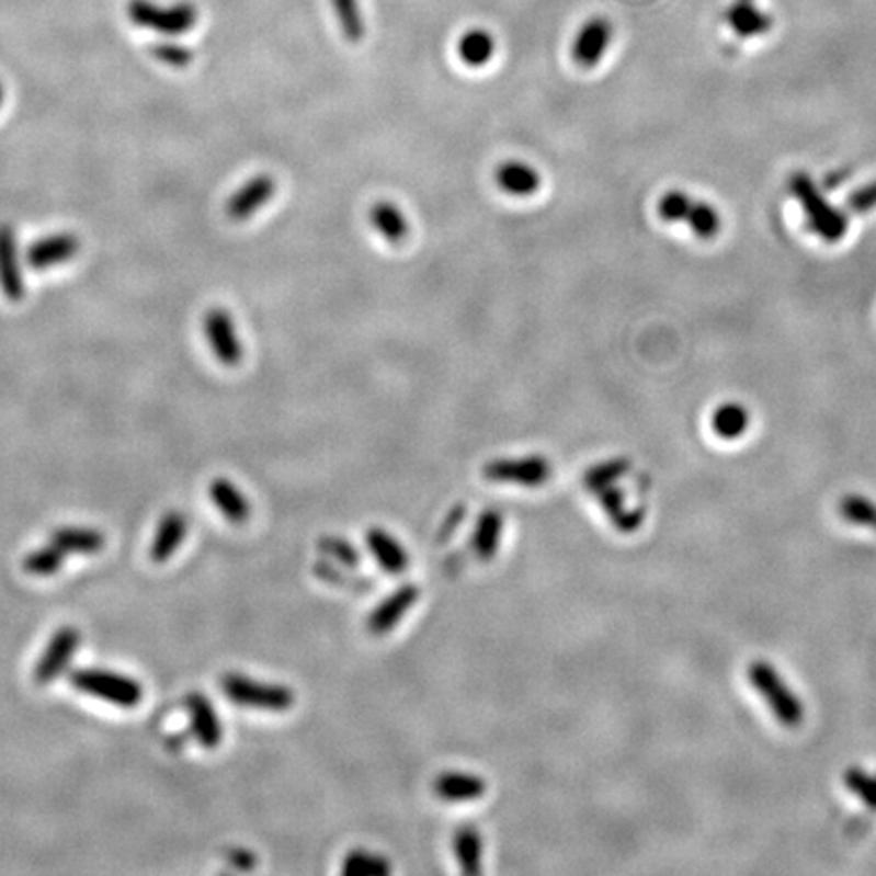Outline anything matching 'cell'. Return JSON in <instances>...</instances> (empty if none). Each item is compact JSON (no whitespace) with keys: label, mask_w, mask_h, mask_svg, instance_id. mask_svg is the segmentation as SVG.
<instances>
[{"label":"cell","mask_w":876,"mask_h":876,"mask_svg":"<svg viewBox=\"0 0 876 876\" xmlns=\"http://www.w3.org/2000/svg\"><path fill=\"white\" fill-rule=\"evenodd\" d=\"M789 190L801 205L804 216L808 219L809 229L816 236L832 243L840 242L846 236L849 217L826 200V195L808 173H804V171L794 173L789 179Z\"/></svg>","instance_id":"cell-1"},{"label":"cell","mask_w":876,"mask_h":876,"mask_svg":"<svg viewBox=\"0 0 876 876\" xmlns=\"http://www.w3.org/2000/svg\"><path fill=\"white\" fill-rule=\"evenodd\" d=\"M219 687L229 702L243 706V708L286 713L297 704L295 690L283 686V684L258 682L250 675L234 674V672L221 675Z\"/></svg>","instance_id":"cell-2"},{"label":"cell","mask_w":876,"mask_h":876,"mask_svg":"<svg viewBox=\"0 0 876 876\" xmlns=\"http://www.w3.org/2000/svg\"><path fill=\"white\" fill-rule=\"evenodd\" d=\"M69 682L76 690L98 701L110 702L121 708H135L143 701V686L135 678L116 674L109 670L83 668L69 675Z\"/></svg>","instance_id":"cell-3"},{"label":"cell","mask_w":876,"mask_h":876,"mask_svg":"<svg viewBox=\"0 0 876 876\" xmlns=\"http://www.w3.org/2000/svg\"><path fill=\"white\" fill-rule=\"evenodd\" d=\"M128 19L138 27L157 31L161 35L177 37L185 35L197 25L200 13L190 2H179L173 7H159L150 0H130L126 7Z\"/></svg>","instance_id":"cell-4"},{"label":"cell","mask_w":876,"mask_h":876,"mask_svg":"<svg viewBox=\"0 0 876 876\" xmlns=\"http://www.w3.org/2000/svg\"><path fill=\"white\" fill-rule=\"evenodd\" d=\"M751 684L767 702L775 718L785 727H799L804 723V706L796 694L783 684L782 678L771 668L767 661H753L749 668Z\"/></svg>","instance_id":"cell-5"},{"label":"cell","mask_w":876,"mask_h":876,"mask_svg":"<svg viewBox=\"0 0 876 876\" xmlns=\"http://www.w3.org/2000/svg\"><path fill=\"white\" fill-rule=\"evenodd\" d=\"M483 477L503 486L539 487L553 477V465L542 455L496 458L483 467Z\"/></svg>","instance_id":"cell-6"},{"label":"cell","mask_w":876,"mask_h":876,"mask_svg":"<svg viewBox=\"0 0 876 876\" xmlns=\"http://www.w3.org/2000/svg\"><path fill=\"white\" fill-rule=\"evenodd\" d=\"M203 333H205V339L219 364L226 365V367L240 365L243 348L228 310L219 309V307L207 310V315L203 319Z\"/></svg>","instance_id":"cell-7"},{"label":"cell","mask_w":876,"mask_h":876,"mask_svg":"<svg viewBox=\"0 0 876 876\" xmlns=\"http://www.w3.org/2000/svg\"><path fill=\"white\" fill-rule=\"evenodd\" d=\"M80 641L81 635L76 627H71V625L59 627L35 665V674H33L35 682L39 686H45V684H52L55 678L64 674L68 670L69 661L80 648Z\"/></svg>","instance_id":"cell-8"},{"label":"cell","mask_w":876,"mask_h":876,"mask_svg":"<svg viewBox=\"0 0 876 876\" xmlns=\"http://www.w3.org/2000/svg\"><path fill=\"white\" fill-rule=\"evenodd\" d=\"M419 599L420 589L417 584H412V582L402 584L386 599H382L378 607L372 608V613L365 621L367 632L376 637L390 634L391 629H396L400 625V621L405 619L406 615L414 608Z\"/></svg>","instance_id":"cell-9"},{"label":"cell","mask_w":876,"mask_h":876,"mask_svg":"<svg viewBox=\"0 0 876 876\" xmlns=\"http://www.w3.org/2000/svg\"><path fill=\"white\" fill-rule=\"evenodd\" d=\"M274 193H276L274 177L269 173L252 177L229 197L226 203V216L231 221H246L257 216L258 212L274 197Z\"/></svg>","instance_id":"cell-10"},{"label":"cell","mask_w":876,"mask_h":876,"mask_svg":"<svg viewBox=\"0 0 876 876\" xmlns=\"http://www.w3.org/2000/svg\"><path fill=\"white\" fill-rule=\"evenodd\" d=\"M0 291L13 303H21L25 298V278L21 270L19 243L14 229L9 224H0Z\"/></svg>","instance_id":"cell-11"},{"label":"cell","mask_w":876,"mask_h":876,"mask_svg":"<svg viewBox=\"0 0 876 876\" xmlns=\"http://www.w3.org/2000/svg\"><path fill=\"white\" fill-rule=\"evenodd\" d=\"M80 238L76 234H54L31 243L25 252V262L33 270H47L66 264L80 252Z\"/></svg>","instance_id":"cell-12"},{"label":"cell","mask_w":876,"mask_h":876,"mask_svg":"<svg viewBox=\"0 0 876 876\" xmlns=\"http://www.w3.org/2000/svg\"><path fill=\"white\" fill-rule=\"evenodd\" d=\"M611 39H613L611 23L603 16H594L580 27L572 45V59L580 68L593 69L607 54Z\"/></svg>","instance_id":"cell-13"},{"label":"cell","mask_w":876,"mask_h":876,"mask_svg":"<svg viewBox=\"0 0 876 876\" xmlns=\"http://www.w3.org/2000/svg\"><path fill=\"white\" fill-rule=\"evenodd\" d=\"M185 706L190 713L191 732L202 744L203 749L214 751L224 739L221 720L216 713V706L209 702L202 692H191L185 698Z\"/></svg>","instance_id":"cell-14"},{"label":"cell","mask_w":876,"mask_h":876,"mask_svg":"<svg viewBox=\"0 0 876 876\" xmlns=\"http://www.w3.org/2000/svg\"><path fill=\"white\" fill-rule=\"evenodd\" d=\"M486 780L467 771H445L432 782V794L446 804L479 801L487 794Z\"/></svg>","instance_id":"cell-15"},{"label":"cell","mask_w":876,"mask_h":876,"mask_svg":"<svg viewBox=\"0 0 876 876\" xmlns=\"http://www.w3.org/2000/svg\"><path fill=\"white\" fill-rule=\"evenodd\" d=\"M365 546L378 567L391 577L402 574L410 567V554L390 532L382 527H369L365 534Z\"/></svg>","instance_id":"cell-16"},{"label":"cell","mask_w":876,"mask_h":876,"mask_svg":"<svg viewBox=\"0 0 876 876\" xmlns=\"http://www.w3.org/2000/svg\"><path fill=\"white\" fill-rule=\"evenodd\" d=\"M209 498L214 501L217 512L221 513L234 526H242L252 515L250 499L246 498L229 479H224V477L214 479L209 486Z\"/></svg>","instance_id":"cell-17"},{"label":"cell","mask_w":876,"mask_h":876,"mask_svg":"<svg viewBox=\"0 0 876 876\" xmlns=\"http://www.w3.org/2000/svg\"><path fill=\"white\" fill-rule=\"evenodd\" d=\"M185 536H187L185 515L179 512L164 513L157 532H155L152 544H150L152 562H157V565L167 562L179 550V546L185 542Z\"/></svg>","instance_id":"cell-18"},{"label":"cell","mask_w":876,"mask_h":876,"mask_svg":"<svg viewBox=\"0 0 876 876\" xmlns=\"http://www.w3.org/2000/svg\"><path fill=\"white\" fill-rule=\"evenodd\" d=\"M503 527L505 520L498 510H486L477 517V524L473 527L471 550L481 562H489L496 558L503 538Z\"/></svg>","instance_id":"cell-19"},{"label":"cell","mask_w":876,"mask_h":876,"mask_svg":"<svg viewBox=\"0 0 876 876\" xmlns=\"http://www.w3.org/2000/svg\"><path fill=\"white\" fill-rule=\"evenodd\" d=\"M496 183L513 197H530L539 190L542 177L536 169L522 161H505L496 169Z\"/></svg>","instance_id":"cell-20"},{"label":"cell","mask_w":876,"mask_h":876,"mask_svg":"<svg viewBox=\"0 0 876 876\" xmlns=\"http://www.w3.org/2000/svg\"><path fill=\"white\" fill-rule=\"evenodd\" d=\"M728 27L732 29L739 37H759L769 33L773 27L771 14L756 9L753 0H735L725 13Z\"/></svg>","instance_id":"cell-21"},{"label":"cell","mask_w":876,"mask_h":876,"mask_svg":"<svg viewBox=\"0 0 876 876\" xmlns=\"http://www.w3.org/2000/svg\"><path fill=\"white\" fill-rule=\"evenodd\" d=\"M453 852L458 868L465 875H479L483 871V837L473 823L458 826L453 834Z\"/></svg>","instance_id":"cell-22"},{"label":"cell","mask_w":876,"mask_h":876,"mask_svg":"<svg viewBox=\"0 0 876 876\" xmlns=\"http://www.w3.org/2000/svg\"><path fill=\"white\" fill-rule=\"evenodd\" d=\"M369 224L386 242L394 243V246L405 242L410 234V224L402 214V209L391 202L374 203L369 207Z\"/></svg>","instance_id":"cell-23"},{"label":"cell","mask_w":876,"mask_h":876,"mask_svg":"<svg viewBox=\"0 0 876 876\" xmlns=\"http://www.w3.org/2000/svg\"><path fill=\"white\" fill-rule=\"evenodd\" d=\"M594 496L599 498V505L603 508V512L607 513L611 524L617 527L619 532H623V534L635 532L637 527L641 526L644 513L625 508V496H623V491H621L619 487H603V489H599Z\"/></svg>","instance_id":"cell-24"},{"label":"cell","mask_w":876,"mask_h":876,"mask_svg":"<svg viewBox=\"0 0 876 876\" xmlns=\"http://www.w3.org/2000/svg\"><path fill=\"white\" fill-rule=\"evenodd\" d=\"M52 544L66 554H98L106 546L102 532L92 527L66 526L55 530Z\"/></svg>","instance_id":"cell-25"},{"label":"cell","mask_w":876,"mask_h":876,"mask_svg":"<svg viewBox=\"0 0 876 876\" xmlns=\"http://www.w3.org/2000/svg\"><path fill=\"white\" fill-rule=\"evenodd\" d=\"M496 54V41L483 29H471L458 39V57L467 68H483Z\"/></svg>","instance_id":"cell-26"},{"label":"cell","mask_w":876,"mask_h":876,"mask_svg":"<svg viewBox=\"0 0 876 876\" xmlns=\"http://www.w3.org/2000/svg\"><path fill=\"white\" fill-rule=\"evenodd\" d=\"M749 420L751 417L744 406L739 402H725L718 406L713 414V431L725 441H735L747 432Z\"/></svg>","instance_id":"cell-27"},{"label":"cell","mask_w":876,"mask_h":876,"mask_svg":"<svg viewBox=\"0 0 876 876\" xmlns=\"http://www.w3.org/2000/svg\"><path fill=\"white\" fill-rule=\"evenodd\" d=\"M390 873V861L369 850H351L341 864V875L345 876H386Z\"/></svg>","instance_id":"cell-28"},{"label":"cell","mask_w":876,"mask_h":876,"mask_svg":"<svg viewBox=\"0 0 876 876\" xmlns=\"http://www.w3.org/2000/svg\"><path fill=\"white\" fill-rule=\"evenodd\" d=\"M343 37L350 43H362L365 37L364 14L360 0H331Z\"/></svg>","instance_id":"cell-29"},{"label":"cell","mask_w":876,"mask_h":876,"mask_svg":"<svg viewBox=\"0 0 876 876\" xmlns=\"http://www.w3.org/2000/svg\"><path fill=\"white\" fill-rule=\"evenodd\" d=\"M629 465L632 463L623 457L603 460V463L594 465L582 475V486L587 487L589 491H593V493H596L603 487L615 486L621 477L629 471Z\"/></svg>","instance_id":"cell-30"},{"label":"cell","mask_w":876,"mask_h":876,"mask_svg":"<svg viewBox=\"0 0 876 876\" xmlns=\"http://www.w3.org/2000/svg\"><path fill=\"white\" fill-rule=\"evenodd\" d=\"M66 556L68 554L64 553L61 548L49 544V546H43V548L29 553L23 560V568L27 574H33V577H54L64 567Z\"/></svg>","instance_id":"cell-31"},{"label":"cell","mask_w":876,"mask_h":876,"mask_svg":"<svg viewBox=\"0 0 876 876\" xmlns=\"http://www.w3.org/2000/svg\"><path fill=\"white\" fill-rule=\"evenodd\" d=\"M686 221L694 231V236H698L701 240H713L720 234V226H723L718 212L706 202L692 203Z\"/></svg>","instance_id":"cell-32"},{"label":"cell","mask_w":876,"mask_h":876,"mask_svg":"<svg viewBox=\"0 0 876 876\" xmlns=\"http://www.w3.org/2000/svg\"><path fill=\"white\" fill-rule=\"evenodd\" d=\"M317 548H319V553L327 556V558H331V560H335L345 570H351V568H355L362 562V554L357 553L353 548V544L348 542V539L323 536V538L319 539Z\"/></svg>","instance_id":"cell-33"},{"label":"cell","mask_w":876,"mask_h":876,"mask_svg":"<svg viewBox=\"0 0 876 876\" xmlns=\"http://www.w3.org/2000/svg\"><path fill=\"white\" fill-rule=\"evenodd\" d=\"M838 510H840V513H842L849 522H852V524L876 530V505L873 501L861 498V496H849V498H844L840 501Z\"/></svg>","instance_id":"cell-34"},{"label":"cell","mask_w":876,"mask_h":876,"mask_svg":"<svg viewBox=\"0 0 876 876\" xmlns=\"http://www.w3.org/2000/svg\"><path fill=\"white\" fill-rule=\"evenodd\" d=\"M692 200L687 197V193L680 190L668 191L661 195L658 202V216L668 221V224H678V221H686L687 214L692 209Z\"/></svg>","instance_id":"cell-35"},{"label":"cell","mask_w":876,"mask_h":876,"mask_svg":"<svg viewBox=\"0 0 876 876\" xmlns=\"http://www.w3.org/2000/svg\"><path fill=\"white\" fill-rule=\"evenodd\" d=\"M844 782L849 785L850 792L863 799L868 808L876 809V780L866 775L861 769H849L844 775Z\"/></svg>","instance_id":"cell-36"},{"label":"cell","mask_w":876,"mask_h":876,"mask_svg":"<svg viewBox=\"0 0 876 876\" xmlns=\"http://www.w3.org/2000/svg\"><path fill=\"white\" fill-rule=\"evenodd\" d=\"M150 54L155 55L162 64L177 69L187 68L193 59V54L187 47L175 45V43H155V45H150Z\"/></svg>","instance_id":"cell-37"},{"label":"cell","mask_w":876,"mask_h":876,"mask_svg":"<svg viewBox=\"0 0 876 876\" xmlns=\"http://www.w3.org/2000/svg\"><path fill=\"white\" fill-rule=\"evenodd\" d=\"M849 207L854 214H868L876 207V179L873 183L864 185L861 190L852 191L849 197Z\"/></svg>","instance_id":"cell-38"},{"label":"cell","mask_w":876,"mask_h":876,"mask_svg":"<svg viewBox=\"0 0 876 876\" xmlns=\"http://www.w3.org/2000/svg\"><path fill=\"white\" fill-rule=\"evenodd\" d=\"M229 863L238 866L240 871H252L257 866V856L250 850H231L228 854Z\"/></svg>","instance_id":"cell-39"},{"label":"cell","mask_w":876,"mask_h":876,"mask_svg":"<svg viewBox=\"0 0 876 876\" xmlns=\"http://www.w3.org/2000/svg\"><path fill=\"white\" fill-rule=\"evenodd\" d=\"M2 95H4V90H2V83H0V106H2Z\"/></svg>","instance_id":"cell-40"}]
</instances>
